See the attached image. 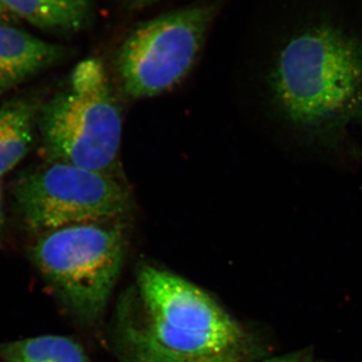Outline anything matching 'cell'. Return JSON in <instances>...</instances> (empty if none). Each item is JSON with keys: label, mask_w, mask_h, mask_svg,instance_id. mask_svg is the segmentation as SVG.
<instances>
[{"label": "cell", "mask_w": 362, "mask_h": 362, "mask_svg": "<svg viewBox=\"0 0 362 362\" xmlns=\"http://www.w3.org/2000/svg\"><path fill=\"white\" fill-rule=\"evenodd\" d=\"M63 57L64 47L0 21V97Z\"/></svg>", "instance_id": "7"}, {"label": "cell", "mask_w": 362, "mask_h": 362, "mask_svg": "<svg viewBox=\"0 0 362 362\" xmlns=\"http://www.w3.org/2000/svg\"><path fill=\"white\" fill-rule=\"evenodd\" d=\"M16 209L26 228L44 233L78 223L124 218L133 209L118 176L74 164L47 161L13 185Z\"/></svg>", "instance_id": "5"}, {"label": "cell", "mask_w": 362, "mask_h": 362, "mask_svg": "<svg viewBox=\"0 0 362 362\" xmlns=\"http://www.w3.org/2000/svg\"><path fill=\"white\" fill-rule=\"evenodd\" d=\"M272 120L298 157L361 156L362 0H287L263 78Z\"/></svg>", "instance_id": "1"}, {"label": "cell", "mask_w": 362, "mask_h": 362, "mask_svg": "<svg viewBox=\"0 0 362 362\" xmlns=\"http://www.w3.org/2000/svg\"><path fill=\"white\" fill-rule=\"evenodd\" d=\"M258 362H313V356H312L310 349H304L301 351L295 352V354L272 357V358Z\"/></svg>", "instance_id": "12"}, {"label": "cell", "mask_w": 362, "mask_h": 362, "mask_svg": "<svg viewBox=\"0 0 362 362\" xmlns=\"http://www.w3.org/2000/svg\"><path fill=\"white\" fill-rule=\"evenodd\" d=\"M122 112L103 64L86 59L40 106L37 133L47 161L118 176Z\"/></svg>", "instance_id": "2"}, {"label": "cell", "mask_w": 362, "mask_h": 362, "mask_svg": "<svg viewBox=\"0 0 362 362\" xmlns=\"http://www.w3.org/2000/svg\"><path fill=\"white\" fill-rule=\"evenodd\" d=\"M4 362H89L82 345L62 335H42L0 343Z\"/></svg>", "instance_id": "10"}, {"label": "cell", "mask_w": 362, "mask_h": 362, "mask_svg": "<svg viewBox=\"0 0 362 362\" xmlns=\"http://www.w3.org/2000/svg\"><path fill=\"white\" fill-rule=\"evenodd\" d=\"M11 21H13V16L2 6L1 4H0V21H1V23H11Z\"/></svg>", "instance_id": "15"}, {"label": "cell", "mask_w": 362, "mask_h": 362, "mask_svg": "<svg viewBox=\"0 0 362 362\" xmlns=\"http://www.w3.org/2000/svg\"><path fill=\"white\" fill-rule=\"evenodd\" d=\"M137 286L148 321L142 329L158 346L187 357L243 351L244 331L201 288L147 264Z\"/></svg>", "instance_id": "4"}, {"label": "cell", "mask_w": 362, "mask_h": 362, "mask_svg": "<svg viewBox=\"0 0 362 362\" xmlns=\"http://www.w3.org/2000/svg\"><path fill=\"white\" fill-rule=\"evenodd\" d=\"M123 362H243V351L221 356L187 357L176 356L152 341L142 328L127 327L124 334Z\"/></svg>", "instance_id": "11"}, {"label": "cell", "mask_w": 362, "mask_h": 362, "mask_svg": "<svg viewBox=\"0 0 362 362\" xmlns=\"http://www.w3.org/2000/svg\"><path fill=\"white\" fill-rule=\"evenodd\" d=\"M6 225V211H4V189H2L1 178H0V233Z\"/></svg>", "instance_id": "13"}, {"label": "cell", "mask_w": 362, "mask_h": 362, "mask_svg": "<svg viewBox=\"0 0 362 362\" xmlns=\"http://www.w3.org/2000/svg\"><path fill=\"white\" fill-rule=\"evenodd\" d=\"M13 16L42 30H78L87 25L90 0H0Z\"/></svg>", "instance_id": "9"}, {"label": "cell", "mask_w": 362, "mask_h": 362, "mask_svg": "<svg viewBox=\"0 0 362 362\" xmlns=\"http://www.w3.org/2000/svg\"><path fill=\"white\" fill-rule=\"evenodd\" d=\"M159 1H162V0H129L130 4L134 7L148 6Z\"/></svg>", "instance_id": "14"}, {"label": "cell", "mask_w": 362, "mask_h": 362, "mask_svg": "<svg viewBox=\"0 0 362 362\" xmlns=\"http://www.w3.org/2000/svg\"><path fill=\"white\" fill-rule=\"evenodd\" d=\"M42 105L33 98L8 100L0 107V178L26 156L37 132Z\"/></svg>", "instance_id": "8"}, {"label": "cell", "mask_w": 362, "mask_h": 362, "mask_svg": "<svg viewBox=\"0 0 362 362\" xmlns=\"http://www.w3.org/2000/svg\"><path fill=\"white\" fill-rule=\"evenodd\" d=\"M214 14V6L197 4L136 26L117 54L116 73L124 94L145 99L180 84L199 58Z\"/></svg>", "instance_id": "6"}, {"label": "cell", "mask_w": 362, "mask_h": 362, "mask_svg": "<svg viewBox=\"0 0 362 362\" xmlns=\"http://www.w3.org/2000/svg\"><path fill=\"white\" fill-rule=\"evenodd\" d=\"M127 247L123 218L64 226L40 233L30 249L35 268L77 318L104 313Z\"/></svg>", "instance_id": "3"}]
</instances>
